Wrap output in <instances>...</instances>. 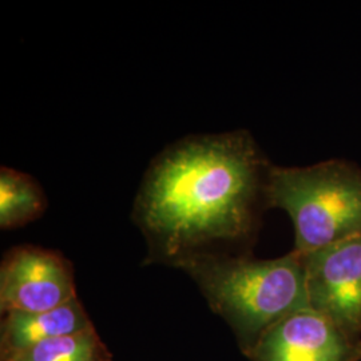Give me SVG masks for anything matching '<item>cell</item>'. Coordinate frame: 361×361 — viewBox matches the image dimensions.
Instances as JSON below:
<instances>
[{"label": "cell", "mask_w": 361, "mask_h": 361, "mask_svg": "<svg viewBox=\"0 0 361 361\" xmlns=\"http://www.w3.org/2000/svg\"><path fill=\"white\" fill-rule=\"evenodd\" d=\"M1 361H113V355L95 328L61 336L15 352Z\"/></svg>", "instance_id": "obj_9"}, {"label": "cell", "mask_w": 361, "mask_h": 361, "mask_svg": "<svg viewBox=\"0 0 361 361\" xmlns=\"http://www.w3.org/2000/svg\"><path fill=\"white\" fill-rule=\"evenodd\" d=\"M94 328L79 298L54 310L27 313H4L0 325V359L61 336Z\"/></svg>", "instance_id": "obj_7"}, {"label": "cell", "mask_w": 361, "mask_h": 361, "mask_svg": "<svg viewBox=\"0 0 361 361\" xmlns=\"http://www.w3.org/2000/svg\"><path fill=\"white\" fill-rule=\"evenodd\" d=\"M271 164L246 130L190 135L147 169L133 221L149 259L171 265L217 244L253 240L267 207Z\"/></svg>", "instance_id": "obj_1"}, {"label": "cell", "mask_w": 361, "mask_h": 361, "mask_svg": "<svg viewBox=\"0 0 361 361\" xmlns=\"http://www.w3.org/2000/svg\"><path fill=\"white\" fill-rule=\"evenodd\" d=\"M171 267L197 284L245 356L274 324L310 308L304 256L295 250L271 259L210 250L178 258Z\"/></svg>", "instance_id": "obj_2"}, {"label": "cell", "mask_w": 361, "mask_h": 361, "mask_svg": "<svg viewBox=\"0 0 361 361\" xmlns=\"http://www.w3.org/2000/svg\"><path fill=\"white\" fill-rule=\"evenodd\" d=\"M302 256L310 310L361 338V235Z\"/></svg>", "instance_id": "obj_5"}, {"label": "cell", "mask_w": 361, "mask_h": 361, "mask_svg": "<svg viewBox=\"0 0 361 361\" xmlns=\"http://www.w3.org/2000/svg\"><path fill=\"white\" fill-rule=\"evenodd\" d=\"M47 200L32 177L10 168L0 170V228L13 229L39 219Z\"/></svg>", "instance_id": "obj_8"}, {"label": "cell", "mask_w": 361, "mask_h": 361, "mask_svg": "<svg viewBox=\"0 0 361 361\" xmlns=\"http://www.w3.org/2000/svg\"><path fill=\"white\" fill-rule=\"evenodd\" d=\"M267 207L289 216L301 255L361 235V166L347 159L271 165Z\"/></svg>", "instance_id": "obj_3"}, {"label": "cell", "mask_w": 361, "mask_h": 361, "mask_svg": "<svg viewBox=\"0 0 361 361\" xmlns=\"http://www.w3.org/2000/svg\"><path fill=\"white\" fill-rule=\"evenodd\" d=\"M250 361H361V338L310 308L274 324L246 356Z\"/></svg>", "instance_id": "obj_6"}, {"label": "cell", "mask_w": 361, "mask_h": 361, "mask_svg": "<svg viewBox=\"0 0 361 361\" xmlns=\"http://www.w3.org/2000/svg\"><path fill=\"white\" fill-rule=\"evenodd\" d=\"M77 297L73 265L61 253L39 246L8 250L0 267V310L38 313Z\"/></svg>", "instance_id": "obj_4"}]
</instances>
